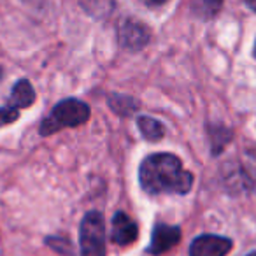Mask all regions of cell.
Returning a JSON list of instances; mask_svg holds the SVG:
<instances>
[{
	"mask_svg": "<svg viewBox=\"0 0 256 256\" xmlns=\"http://www.w3.org/2000/svg\"><path fill=\"white\" fill-rule=\"evenodd\" d=\"M140 186L150 195H186L193 186V174L172 153H156L144 158L139 168Z\"/></svg>",
	"mask_w": 256,
	"mask_h": 256,
	"instance_id": "obj_1",
	"label": "cell"
},
{
	"mask_svg": "<svg viewBox=\"0 0 256 256\" xmlns=\"http://www.w3.org/2000/svg\"><path fill=\"white\" fill-rule=\"evenodd\" d=\"M90 120V106L78 98H65L53 107L51 114L44 118L39 126L42 137L53 136L64 128H76Z\"/></svg>",
	"mask_w": 256,
	"mask_h": 256,
	"instance_id": "obj_2",
	"label": "cell"
},
{
	"mask_svg": "<svg viewBox=\"0 0 256 256\" xmlns=\"http://www.w3.org/2000/svg\"><path fill=\"white\" fill-rule=\"evenodd\" d=\"M106 221L102 212L90 210L79 224V252L81 256H106Z\"/></svg>",
	"mask_w": 256,
	"mask_h": 256,
	"instance_id": "obj_3",
	"label": "cell"
},
{
	"mask_svg": "<svg viewBox=\"0 0 256 256\" xmlns=\"http://www.w3.org/2000/svg\"><path fill=\"white\" fill-rule=\"evenodd\" d=\"M234 248L232 238L223 235L204 234L198 235L190 244V256H226Z\"/></svg>",
	"mask_w": 256,
	"mask_h": 256,
	"instance_id": "obj_4",
	"label": "cell"
},
{
	"mask_svg": "<svg viewBox=\"0 0 256 256\" xmlns=\"http://www.w3.org/2000/svg\"><path fill=\"white\" fill-rule=\"evenodd\" d=\"M181 240V228L179 226H170L165 223H156L151 234V240L148 246V254L153 256H162L167 251H170L172 248L179 244Z\"/></svg>",
	"mask_w": 256,
	"mask_h": 256,
	"instance_id": "obj_5",
	"label": "cell"
},
{
	"mask_svg": "<svg viewBox=\"0 0 256 256\" xmlns=\"http://www.w3.org/2000/svg\"><path fill=\"white\" fill-rule=\"evenodd\" d=\"M151 39V32L146 25L136 20H124L120 26V44L124 50L139 51L146 48Z\"/></svg>",
	"mask_w": 256,
	"mask_h": 256,
	"instance_id": "obj_6",
	"label": "cell"
},
{
	"mask_svg": "<svg viewBox=\"0 0 256 256\" xmlns=\"http://www.w3.org/2000/svg\"><path fill=\"white\" fill-rule=\"evenodd\" d=\"M139 237V226L137 223L123 210H118L112 218V232H110V240L118 246L134 244Z\"/></svg>",
	"mask_w": 256,
	"mask_h": 256,
	"instance_id": "obj_7",
	"label": "cell"
},
{
	"mask_svg": "<svg viewBox=\"0 0 256 256\" xmlns=\"http://www.w3.org/2000/svg\"><path fill=\"white\" fill-rule=\"evenodd\" d=\"M36 102V90H34L32 82L28 79H20L11 90V96H9L8 104H6V109L9 112H14L20 116V110L30 107Z\"/></svg>",
	"mask_w": 256,
	"mask_h": 256,
	"instance_id": "obj_8",
	"label": "cell"
},
{
	"mask_svg": "<svg viewBox=\"0 0 256 256\" xmlns=\"http://www.w3.org/2000/svg\"><path fill=\"white\" fill-rule=\"evenodd\" d=\"M137 124H139V130L148 140H160L162 137L165 136V126L156 121L154 118L150 116H140L137 120Z\"/></svg>",
	"mask_w": 256,
	"mask_h": 256,
	"instance_id": "obj_9",
	"label": "cell"
},
{
	"mask_svg": "<svg viewBox=\"0 0 256 256\" xmlns=\"http://www.w3.org/2000/svg\"><path fill=\"white\" fill-rule=\"evenodd\" d=\"M109 106L112 107V110H116L120 114H132L137 109V102L132 96H126V95L109 96Z\"/></svg>",
	"mask_w": 256,
	"mask_h": 256,
	"instance_id": "obj_10",
	"label": "cell"
},
{
	"mask_svg": "<svg viewBox=\"0 0 256 256\" xmlns=\"http://www.w3.org/2000/svg\"><path fill=\"white\" fill-rule=\"evenodd\" d=\"M79 2L93 16H107L112 9V0H79Z\"/></svg>",
	"mask_w": 256,
	"mask_h": 256,
	"instance_id": "obj_11",
	"label": "cell"
},
{
	"mask_svg": "<svg viewBox=\"0 0 256 256\" xmlns=\"http://www.w3.org/2000/svg\"><path fill=\"white\" fill-rule=\"evenodd\" d=\"M46 244L50 246V248H53L56 252H60V254H65V256H70L74 254V249H72V244L68 238L65 237H48L46 238Z\"/></svg>",
	"mask_w": 256,
	"mask_h": 256,
	"instance_id": "obj_12",
	"label": "cell"
},
{
	"mask_svg": "<svg viewBox=\"0 0 256 256\" xmlns=\"http://www.w3.org/2000/svg\"><path fill=\"white\" fill-rule=\"evenodd\" d=\"M200 2H202L204 11H206L209 16L218 14L220 9H221V6H223V0H200Z\"/></svg>",
	"mask_w": 256,
	"mask_h": 256,
	"instance_id": "obj_13",
	"label": "cell"
},
{
	"mask_svg": "<svg viewBox=\"0 0 256 256\" xmlns=\"http://www.w3.org/2000/svg\"><path fill=\"white\" fill-rule=\"evenodd\" d=\"M18 114L14 112H9L6 107H0V126H6V124H11L12 121L18 120Z\"/></svg>",
	"mask_w": 256,
	"mask_h": 256,
	"instance_id": "obj_14",
	"label": "cell"
},
{
	"mask_svg": "<svg viewBox=\"0 0 256 256\" xmlns=\"http://www.w3.org/2000/svg\"><path fill=\"white\" fill-rule=\"evenodd\" d=\"M142 2H146V4L151 6V8H154V6H164V4H167L168 0H142Z\"/></svg>",
	"mask_w": 256,
	"mask_h": 256,
	"instance_id": "obj_15",
	"label": "cell"
},
{
	"mask_svg": "<svg viewBox=\"0 0 256 256\" xmlns=\"http://www.w3.org/2000/svg\"><path fill=\"white\" fill-rule=\"evenodd\" d=\"M242 2H244V4L251 9V11L256 12V0H242Z\"/></svg>",
	"mask_w": 256,
	"mask_h": 256,
	"instance_id": "obj_16",
	"label": "cell"
},
{
	"mask_svg": "<svg viewBox=\"0 0 256 256\" xmlns=\"http://www.w3.org/2000/svg\"><path fill=\"white\" fill-rule=\"evenodd\" d=\"M246 256H256V251H251V252H248Z\"/></svg>",
	"mask_w": 256,
	"mask_h": 256,
	"instance_id": "obj_17",
	"label": "cell"
},
{
	"mask_svg": "<svg viewBox=\"0 0 256 256\" xmlns=\"http://www.w3.org/2000/svg\"><path fill=\"white\" fill-rule=\"evenodd\" d=\"M252 53H254V58H256V42H254V50H252Z\"/></svg>",
	"mask_w": 256,
	"mask_h": 256,
	"instance_id": "obj_18",
	"label": "cell"
},
{
	"mask_svg": "<svg viewBox=\"0 0 256 256\" xmlns=\"http://www.w3.org/2000/svg\"><path fill=\"white\" fill-rule=\"evenodd\" d=\"M0 78H2V67H0Z\"/></svg>",
	"mask_w": 256,
	"mask_h": 256,
	"instance_id": "obj_19",
	"label": "cell"
}]
</instances>
